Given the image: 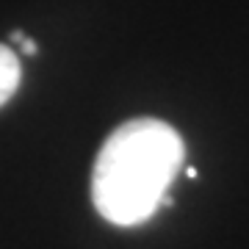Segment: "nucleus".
<instances>
[{"label":"nucleus","instance_id":"nucleus-1","mask_svg":"<svg viewBox=\"0 0 249 249\" xmlns=\"http://www.w3.org/2000/svg\"><path fill=\"white\" fill-rule=\"evenodd\" d=\"M186 144L172 124L142 116L119 124L91 169V202L116 227L144 224L183 166Z\"/></svg>","mask_w":249,"mask_h":249},{"label":"nucleus","instance_id":"nucleus-3","mask_svg":"<svg viewBox=\"0 0 249 249\" xmlns=\"http://www.w3.org/2000/svg\"><path fill=\"white\" fill-rule=\"evenodd\" d=\"M19 47H22V53H25V55H36V53H39L36 42H34V39H28V36L22 39V42H19Z\"/></svg>","mask_w":249,"mask_h":249},{"label":"nucleus","instance_id":"nucleus-2","mask_svg":"<svg viewBox=\"0 0 249 249\" xmlns=\"http://www.w3.org/2000/svg\"><path fill=\"white\" fill-rule=\"evenodd\" d=\"M22 67H19L17 53L9 45H0V106H6L19 89Z\"/></svg>","mask_w":249,"mask_h":249}]
</instances>
